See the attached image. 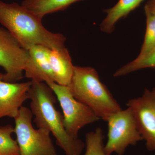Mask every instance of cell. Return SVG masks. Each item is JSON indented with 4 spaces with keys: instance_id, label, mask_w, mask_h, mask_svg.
Returning a JSON list of instances; mask_svg holds the SVG:
<instances>
[{
    "instance_id": "obj_1",
    "label": "cell",
    "mask_w": 155,
    "mask_h": 155,
    "mask_svg": "<svg viewBox=\"0 0 155 155\" xmlns=\"http://www.w3.org/2000/svg\"><path fill=\"white\" fill-rule=\"evenodd\" d=\"M0 23L27 51L35 45L51 50L66 47V38L63 34L48 30L41 19L18 3L0 0Z\"/></svg>"
},
{
    "instance_id": "obj_2",
    "label": "cell",
    "mask_w": 155,
    "mask_h": 155,
    "mask_svg": "<svg viewBox=\"0 0 155 155\" xmlns=\"http://www.w3.org/2000/svg\"><path fill=\"white\" fill-rule=\"evenodd\" d=\"M28 98L37 127L49 130L66 155H81L85 143L67 133L64 126V116L55 107L57 97L51 87L44 82L32 81Z\"/></svg>"
},
{
    "instance_id": "obj_3",
    "label": "cell",
    "mask_w": 155,
    "mask_h": 155,
    "mask_svg": "<svg viewBox=\"0 0 155 155\" xmlns=\"http://www.w3.org/2000/svg\"><path fill=\"white\" fill-rule=\"evenodd\" d=\"M73 97L88 106L100 119L109 117L122 110L107 87L100 80L97 70L91 67H74L69 86Z\"/></svg>"
},
{
    "instance_id": "obj_4",
    "label": "cell",
    "mask_w": 155,
    "mask_h": 155,
    "mask_svg": "<svg viewBox=\"0 0 155 155\" xmlns=\"http://www.w3.org/2000/svg\"><path fill=\"white\" fill-rule=\"evenodd\" d=\"M33 116L30 109L22 106L14 119V133L17 137L19 155H59L49 130L34 127Z\"/></svg>"
},
{
    "instance_id": "obj_5",
    "label": "cell",
    "mask_w": 155,
    "mask_h": 155,
    "mask_svg": "<svg viewBox=\"0 0 155 155\" xmlns=\"http://www.w3.org/2000/svg\"><path fill=\"white\" fill-rule=\"evenodd\" d=\"M46 84L52 90L60 103L63 112L64 127L72 137L78 138V133L82 127L101 119L88 106L73 97L69 87L54 81Z\"/></svg>"
},
{
    "instance_id": "obj_6",
    "label": "cell",
    "mask_w": 155,
    "mask_h": 155,
    "mask_svg": "<svg viewBox=\"0 0 155 155\" xmlns=\"http://www.w3.org/2000/svg\"><path fill=\"white\" fill-rule=\"evenodd\" d=\"M108 140L104 145L108 155L116 153L123 155L129 146H135L142 140L131 109L127 107L116 112L109 117Z\"/></svg>"
},
{
    "instance_id": "obj_7",
    "label": "cell",
    "mask_w": 155,
    "mask_h": 155,
    "mask_svg": "<svg viewBox=\"0 0 155 155\" xmlns=\"http://www.w3.org/2000/svg\"><path fill=\"white\" fill-rule=\"evenodd\" d=\"M28 58V51L21 46L8 31L0 27V67L5 71L3 80L17 82L22 79Z\"/></svg>"
},
{
    "instance_id": "obj_8",
    "label": "cell",
    "mask_w": 155,
    "mask_h": 155,
    "mask_svg": "<svg viewBox=\"0 0 155 155\" xmlns=\"http://www.w3.org/2000/svg\"><path fill=\"white\" fill-rule=\"evenodd\" d=\"M127 106L133 113L147 149L155 153V88H146L141 96L129 100Z\"/></svg>"
},
{
    "instance_id": "obj_9",
    "label": "cell",
    "mask_w": 155,
    "mask_h": 155,
    "mask_svg": "<svg viewBox=\"0 0 155 155\" xmlns=\"http://www.w3.org/2000/svg\"><path fill=\"white\" fill-rule=\"evenodd\" d=\"M4 73L0 72V119L14 118L19 109L28 99V91L32 81L17 83L3 80Z\"/></svg>"
},
{
    "instance_id": "obj_10",
    "label": "cell",
    "mask_w": 155,
    "mask_h": 155,
    "mask_svg": "<svg viewBox=\"0 0 155 155\" xmlns=\"http://www.w3.org/2000/svg\"><path fill=\"white\" fill-rule=\"evenodd\" d=\"M51 49L42 45H35L28 50V58L24 72L25 76L33 82H54L50 62Z\"/></svg>"
},
{
    "instance_id": "obj_11",
    "label": "cell",
    "mask_w": 155,
    "mask_h": 155,
    "mask_svg": "<svg viewBox=\"0 0 155 155\" xmlns=\"http://www.w3.org/2000/svg\"><path fill=\"white\" fill-rule=\"evenodd\" d=\"M50 62L55 83L68 86L71 82L75 66L66 47L58 50H51Z\"/></svg>"
},
{
    "instance_id": "obj_12",
    "label": "cell",
    "mask_w": 155,
    "mask_h": 155,
    "mask_svg": "<svg viewBox=\"0 0 155 155\" xmlns=\"http://www.w3.org/2000/svg\"><path fill=\"white\" fill-rule=\"evenodd\" d=\"M144 0H119L115 5L104 11L107 15L100 24L101 31L111 33L119 19L126 17Z\"/></svg>"
},
{
    "instance_id": "obj_13",
    "label": "cell",
    "mask_w": 155,
    "mask_h": 155,
    "mask_svg": "<svg viewBox=\"0 0 155 155\" xmlns=\"http://www.w3.org/2000/svg\"><path fill=\"white\" fill-rule=\"evenodd\" d=\"M84 0H24L21 5L41 19L48 14L66 10Z\"/></svg>"
},
{
    "instance_id": "obj_14",
    "label": "cell",
    "mask_w": 155,
    "mask_h": 155,
    "mask_svg": "<svg viewBox=\"0 0 155 155\" xmlns=\"http://www.w3.org/2000/svg\"><path fill=\"white\" fill-rule=\"evenodd\" d=\"M147 68L155 69V47L144 55L138 56L134 61L122 66L114 74L118 77Z\"/></svg>"
},
{
    "instance_id": "obj_15",
    "label": "cell",
    "mask_w": 155,
    "mask_h": 155,
    "mask_svg": "<svg viewBox=\"0 0 155 155\" xmlns=\"http://www.w3.org/2000/svg\"><path fill=\"white\" fill-rule=\"evenodd\" d=\"M144 11L146 17V30L138 56L144 55L155 47V12L146 5L145 6Z\"/></svg>"
},
{
    "instance_id": "obj_16",
    "label": "cell",
    "mask_w": 155,
    "mask_h": 155,
    "mask_svg": "<svg viewBox=\"0 0 155 155\" xmlns=\"http://www.w3.org/2000/svg\"><path fill=\"white\" fill-rule=\"evenodd\" d=\"M104 135L101 128L98 127L94 131L85 134L86 151L84 155H108L105 151Z\"/></svg>"
},
{
    "instance_id": "obj_17",
    "label": "cell",
    "mask_w": 155,
    "mask_h": 155,
    "mask_svg": "<svg viewBox=\"0 0 155 155\" xmlns=\"http://www.w3.org/2000/svg\"><path fill=\"white\" fill-rule=\"evenodd\" d=\"M14 131L11 125L0 126V155H19L17 140L12 137Z\"/></svg>"
},
{
    "instance_id": "obj_18",
    "label": "cell",
    "mask_w": 155,
    "mask_h": 155,
    "mask_svg": "<svg viewBox=\"0 0 155 155\" xmlns=\"http://www.w3.org/2000/svg\"><path fill=\"white\" fill-rule=\"evenodd\" d=\"M147 6L155 12V0H150L146 4Z\"/></svg>"
}]
</instances>
